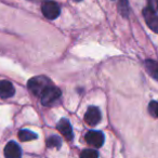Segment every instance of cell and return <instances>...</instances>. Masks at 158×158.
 Listing matches in <instances>:
<instances>
[{
  "label": "cell",
  "instance_id": "obj_8",
  "mask_svg": "<svg viewBox=\"0 0 158 158\" xmlns=\"http://www.w3.org/2000/svg\"><path fill=\"white\" fill-rule=\"evenodd\" d=\"M57 130L65 136L67 140H73L74 138V134H73V129H72V126H70L69 121L67 120L66 118H62L61 120L57 123L56 126Z\"/></svg>",
  "mask_w": 158,
  "mask_h": 158
},
{
  "label": "cell",
  "instance_id": "obj_7",
  "mask_svg": "<svg viewBox=\"0 0 158 158\" xmlns=\"http://www.w3.org/2000/svg\"><path fill=\"white\" fill-rule=\"evenodd\" d=\"M5 156L7 158H20L22 156V149L18 143L10 141L5 147Z\"/></svg>",
  "mask_w": 158,
  "mask_h": 158
},
{
  "label": "cell",
  "instance_id": "obj_10",
  "mask_svg": "<svg viewBox=\"0 0 158 158\" xmlns=\"http://www.w3.org/2000/svg\"><path fill=\"white\" fill-rule=\"evenodd\" d=\"M145 67L147 69V73L152 77L158 79V62L153 60H146L145 61Z\"/></svg>",
  "mask_w": 158,
  "mask_h": 158
},
{
  "label": "cell",
  "instance_id": "obj_17",
  "mask_svg": "<svg viewBox=\"0 0 158 158\" xmlns=\"http://www.w3.org/2000/svg\"><path fill=\"white\" fill-rule=\"evenodd\" d=\"M74 1H76V2H79V1H81V0H74Z\"/></svg>",
  "mask_w": 158,
  "mask_h": 158
},
{
  "label": "cell",
  "instance_id": "obj_13",
  "mask_svg": "<svg viewBox=\"0 0 158 158\" xmlns=\"http://www.w3.org/2000/svg\"><path fill=\"white\" fill-rule=\"evenodd\" d=\"M118 9L121 15L128 16V13H129V3H128V0H119Z\"/></svg>",
  "mask_w": 158,
  "mask_h": 158
},
{
  "label": "cell",
  "instance_id": "obj_12",
  "mask_svg": "<svg viewBox=\"0 0 158 158\" xmlns=\"http://www.w3.org/2000/svg\"><path fill=\"white\" fill-rule=\"evenodd\" d=\"M62 144L61 138L57 135H52L47 140V146L53 147V148H60Z\"/></svg>",
  "mask_w": 158,
  "mask_h": 158
},
{
  "label": "cell",
  "instance_id": "obj_2",
  "mask_svg": "<svg viewBox=\"0 0 158 158\" xmlns=\"http://www.w3.org/2000/svg\"><path fill=\"white\" fill-rule=\"evenodd\" d=\"M61 90L53 85H50L40 95L41 103L44 106H51L61 98Z\"/></svg>",
  "mask_w": 158,
  "mask_h": 158
},
{
  "label": "cell",
  "instance_id": "obj_6",
  "mask_svg": "<svg viewBox=\"0 0 158 158\" xmlns=\"http://www.w3.org/2000/svg\"><path fill=\"white\" fill-rule=\"evenodd\" d=\"M85 121L90 126H97L101 121V112L97 106H90L87 110Z\"/></svg>",
  "mask_w": 158,
  "mask_h": 158
},
{
  "label": "cell",
  "instance_id": "obj_9",
  "mask_svg": "<svg viewBox=\"0 0 158 158\" xmlns=\"http://www.w3.org/2000/svg\"><path fill=\"white\" fill-rule=\"evenodd\" d=\"M15 93L13 85L8 80H1L0 81V98L2 99H9L12 98Z\"/></svg>",
  "mask_w": 158,
  "mask_h": 158
},
{
  "label": "cell",
  "instance_id": "obj_3",
  "mask_svg": "<svg viewBox=\"0 0 158 158\" xmlns=\"http://www.w3.org/2000/svg\"><path fill=\"white\" fill-rule=\"evenodd\" d=\"M41 11L42 14L49 20H54V19L59 18L60 13H61V8L55 1L52 0H46L41 5Z\"/></svg>",
  "mask_w": 158,
  "mask_h": 158
},
{
  "label": "cell",
  "instance_id": "obj_11",
  "mask_svg": "<svg viewBox=\"0 0 158 158\" xmlns=\"http://www.w3.org/2000/svg\"><path fill=\"white\" fill-rule=\"evenodd\" d=\"M38 138V135L36 133H34L31 130H21L19 132V139L23 142H27V141H31V140H36Z\"/></svg>",
  "mask_w": 158,
  "mask_h": 158
},
{
  "label": "cell",
  "instance_id": "obj_5",
  "mask_svg": "<svg viewBox=\"0 0 158 158\" xmlns=\"http://www.w3.org/2000/svg\"><path fill=\"white\" fill-rule=\"evenodd\" d=\"M85 139H86V141L89 143V144L97 147V148L101 147L104 143V140H105L104 134L102 133L101 131H97V130L88 131L86 134V136H85Z\"/></svg>",
  "mask_w": 158,
  "mask_h": 158
},
{
  "label": "cell",
  "instance_id": "obj_15",
  "mask_svg": "<svg viewBox=\"0 0 158 158\" xmlns=\"http://www.w3.org/2000/svg\"><path fill=\"white\" fill-rule=\"evenodd\" d=\"M148 112L155 118H158V102L157 101H152L148 104Z\"/></svg>",
  "mask_w": 158,
  "mask_h": 158
},
{
  "label": "cell",
  "instance_id": "obj_1",
  "mask_svg": "<svg viewBox=\"0 0 158 158\" xmlns=\"http://www.w3.org/2000/svg\"><path fill=\"white\" fill-rule=\"evenodd\" d=\"M50 85H52V82L50 81V79L48 77L44 76H37L33 77L27 84L28 89L31 91V93H34L35 95L40 97L41 93L48 88Z\"/></svg>",
  "mask_w": 158,
  "mask_h": 158
},
{
  "label": "cell",
  "instance_id": "obj_4",
  "mask_svg": "<svg viewBox=\"0 0 158 158\" xmlns=\"http://www.w3.org/2000/svg\"><path fill=\"white\" fill-rule=\"evenodd\" d=\"M143 16L145 19L147 26L154 31V33L158 34V15L157 12L154 11L153 9H151L149 7L144 8L143 10Z\"/></svg>",
  "mask_w": 158,
  "mask_h": 158
},
{
  "label": "cell",
  "instance_id": "obj_14",
  "mask_svg": "<svg viewBox=\"0 0 158 158\" xmlns=\"http://www.w3.org/2000/svg\"><path fill=\"white\" fill-rule=\"evenodd\" d=\"M80 156L82 158H97L99 157V153L95 149H84L80 153Z\"/></svg>",
  "mask_w": 158,
  "mask_h": 158
},
{
  "label": "cell",
  "instance_id": "obj_16",
  "mask_svg": "<svg viewBox=\"0 0 158 158\" xmlns=\"http://www.w3.org/2000/svg\"><path fill=\"white\" fill-rule=\"evenodd\" d=\"M147 2H148V6L151 9H153L154 11L158 12V0H147Z\"/></svg>",
  "mask_w": 158,
  "mask_h": 158
}]
</instances>
